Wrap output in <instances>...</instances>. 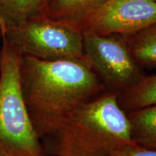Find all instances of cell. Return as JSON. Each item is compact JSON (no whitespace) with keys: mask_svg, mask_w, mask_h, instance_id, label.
<instances>
[{"mask_svg":"<svg viewBox=\"0 0 156 156\" xmlns=\"http://www.w3.org/2000/svg\"><path fill=\"white\" fill-rule=\"evenodd\" d=\"M20 85L37 135L54 134L77 108L103 89L86 59L45 61L22 56Z\"/></svg>","mask_w":156,"mask_h":156,"instance_id":"6da1fadb","label":"cell"},{"mask_svg":"<svg viewBox=\"0 0 156 156\" xmlns=\"http://www.w3.org/2000/svg\"><path fill=\"white\" fill-rule=\"evenodd\" d=\"M119 93L99 95L77 108L58 129L43 140L52 156H113L132 138L128 115L120 106Z\"/></svg>","mask_w":156,"mask_h":156,"instance_id":"7a4b0ae2","label":"cell"},{"mask_svg":"<svg viewBox=\"0 0 156 156\" xmlns=\"http://www.w3.org/2000/svg\"><path fill=\"white\" fill-rule=\"evenodd\" d=\"M0 51V155L48 156L37 135L20 85L22 55L5 39Z\"/></svg>","mask_w":156,"mask_h":156,"instance_id":"3957f363","label":"cell"},{"mask_svg":"<svg viewBox=\"0 0 156 156\" xmlns=\"http://www.w3.org/2000/svg\"><path fill=\"white\" fill-rule=\"evenodd\" d=\"M1 35L22 56L45 61L86 59L80 28L41 14L3 31Z\"/></svg>","mask_w":156,"mask_h":156,"instance_id":"277c9868","label":"cell"},{"mask_svg":"<svg viewBox=\"0 0 156 156\" xmlns=\"http://www.w3.org/2000/svg\"><path fill=\"white\" fill-rule=\"evenodd\" d=\"M83 45L86 60L109 86L123 91L143 77L126 36L83 32Z\"/></svg>","mask_w":156,"mask_h":156,"instance_id":"5b68a950","label":"cell"},{"mask_svg":"<svg viewBox=\"0 0 156 156\" xmlns=\"http://www.w3.org/2000/svg\"><path fill=\"white\" fill-rule=\"evenodd\" d=\"M155 24V0H109L82 30L102 35L131 36Z\"/></svg>","mask_w":156,"mask_h":156,"instance_id":"8992f818","label":"cell"},{"mask_svg":"<svg viewBox=\"0 0 156 156\" xmlns=\"http://www.w3.org/2000/svg\"><path fill=\"white\" fill-rule=\"evenodd\" d=\"M109 0H44L40 14L82 28Z\"/></svg>","mask_w":156,"mask_h":156,"instance_id":"52a82bcc","label":"cell"},{"mask_svg":"<svg viewBox=\"0 0 156 156\" xmlns=\"http://www.w3.org/2000/svg\"><path fill=\"white\" fill-rule=\"evenodd\" d=\"M128 117L134 143L156 150V105L131 112Z\"/></svg>","mask_w":156,"mask_h":156,"instance_id":"ba28073f","label":"cell"},{"mask_svg":"<svg viewBox=\"0 0 156 156\" xmlns=\"http://www.w3.org/2000/svg\"><path fill=\"white\" fill-rule=\"evenodd\" d=\"M44 0H0V31L40 15Z\"/></svg>","mask_w":156,"mask_h":156,"instance_id":"9c48e42d","label":"cell"},{"mask_svg":"<svg viewBox=\"0 0 156 156\" xmlns=\"http://www.w3.org/2000/svg\"><path fill=\"white\" fill-rule=\"evenodd\" d=\"M122 108L129 111L139 110L156 105V74L143 77L134 85L118 95Z\"/></svg>","mask_w":156,"mask_h":156,"instance_id":"30bf717a","label":"cell"},{"mask_svg":"<svg viewBox=\"0 0 156 156\" xmlns=\"http://www.w3.org/2000/svg\"><path fill=\"white\" fill-rule=\"evenodd\" d=\"M132 54L139 66L156 67V24L126 36Z\"/></svg>","mask_w":156,"mask_h":156,"instance_id":"8fae6325","label":"cell"},{"mask_svg":"<svg viewBox=\"0 0 156 156\" xmlns=\"http://www.w3.org/2000/svg\"><path fill=\"white\" fill-rule=\"evenodd\" d=\"M113 156H156V150L132 144L123 148Z\"/></svg>","mask_w":156,"mask_h":156,"instance_id":"7c38bea8","label":"cell"},{"mask_svg":"<svg viewBox=\"0 0 156 156\" xmlns=\"http://www.w3.org/2000/svg\"><path fill=\"white\" fill-rule=\"evenodd\" d=\"M0 38H2V35H1V31H0Z\"/></svg>","mask_w":156,"mask_h":156,"instance_id":"4fadbf2b","label":"cell"},{"mask_svg":"<svg viewBox=\"0 0 156 156\" xmlns=\"http://www.w3.org/2000/svg\"><path fill=\"white\" fill-rule=\"evenodd\" d=\"M0 156H3V155H0Z\"/></svg>","mask_w":156,"mask_h":156,"instance_id":"5bb4252c","label":"cell"},{"mask_svg":"<svg viewBox=\"0 0 156 156\" xmlns=\"http://www.w3.org/2000/svg\"><path fill=\"white\" fill-rule=\"evenodd\" d=\"M155 2H156V0H155Z\"/></svg>","mask_w":156,"mask_h":156,"instance_id":"9a60e30c","label":"cell"}]
</instances>
